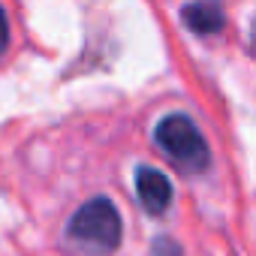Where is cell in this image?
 Instances as JSON below:
<instances>
[{
	"label": "cell",
	"mask_w": 256,
	"mask_h": 256,
	"mask_svg": "<svg viewBox=\"0 0 256 256\" xmlns=\"http://www.w3.org/2000/svg\"><path fill=\"white\" fill-rule=\"evenodd\" d=\"M151 256H184V253H181V244H178L175 238L160 235V238H154V244H151Z\"/></svg>",
	"instance_id": "obj_5"
},
{
	"label": "cell",
	"mask_w": 256,
	"mask_h": 256,
	"mask_svg": "<svg viewBox=\"0 0 256 256\" xmlns=\"http://www.w3.org/2000/svg\"><path fill=\"white\" fill-rule=\"evenodd\" d=\"M136 196L151 217H160L172 205V181L154 166H139L136 169Z\"/></svg>",
	"instance_id": "obj_3"
},
{
	"label": "cell",
	"mask_w": 256,
	"mask_h": 256,
	"mask_svg": "<svg viewBox=\"0 0 256 256\" xmlns=\"http://www.w3.org/2000/svg\"><path fill=\"white\" fill-rule=\"evenodd\" d=\"M120 235H124L120 214H118L114 202L106 196L84 202L70 217V226H66V238L94 253H112L120 244Z\"/></svg>",
	"instance_id": "obj_1"
},
{
	"label": "cell",
	"mask_w": 256,
	"mask_h": 256,
	"mask_svg": "<svg viewBox=\"0 0 256 256\" xmlns=\"http://www.w3.org/2000/svg\"><path fill=\"white\" fill-rule=\"evenodd\" d=\"M6 46H10V22H6V12H4V6H0V58H4Z\"/></svg>",
	"instance_id": "obj_6"
},
{
	"label": "cell",
	"mask_w": 256,
	"mask_h": 256,
	"mask_svg": "<svg viewBox=\"0 0 256 256\" xmlns=\"http://www.w3.org/2000/svg\"><path fill=\"white\" fill-rule=\"evenodd\" d=\"M181 22L187 30H193L199 36H211V34L223 30L226 12H223L220 0H193V4H187L181 10Z\"/></svg>",
	"instance_id": "obj_4"
},
{
	"label": "cell",
	"mask_w": 256,
	"mask_h": 256,
	"mask_svg": "<svg viewBox=\"0 0 256 256\" xmlns=\"http://www.w3.org/2000/svg\"><path fill=\"white\" fill-rule=\"evenodd\" d=\"M253 48H256V24H253Z\"/></svg>",
	"instance_id": "obj_7"
},
{
	"label": "cell",
	"mask_w": 256,
	"mask_h": 256,
	"mask_svg": "<svg viewBox=\"0 0 256 256\" xmlns=\"http://www.w3.org/2000/svg\"><path fill=\"white\" fill-rule=\"evenodd\" d=\"M154 142L160 145V151L169 160H175L187 172H202L211 163L205 136L199 133V126L187 114H166L154 130Z\"/></svg>",
	"instance_id": "obj_2"
}]
</instances>
